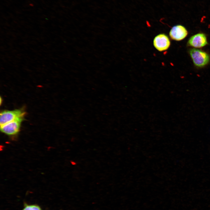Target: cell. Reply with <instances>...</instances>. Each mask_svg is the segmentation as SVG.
<instances>
[{
  "mask_svg": "<svg viewBox=\"0 0 210 210\" xmlns=\"http://www.w3.org/2000/svg\"><path fill=\"white\" fill-rule=\"evenodd\" d=\"M207 44L206 37L202 33H197L192 36L188 41L189 46L195 48H202Z\"/></svg>",
  "mask_w": 210,
  "mask_h": 210,
  "instance_id": "cell-4",
  "label": "cell"
},
{
  "mask_svg": "<svg viewBox=\"0 0 210 210\" xmlns=\"http://www.w3.org/2000/svg\"><path fill=\"white\" fill-rule=\"evenodd\" d=\"M23 210H41L40 208L37 206H27L24 208Z\"/></svg>",
  "mask_w": 210,
  "mask_h": 210,
  "instance_id": "cell-7",
  "label": "cell"
},
{
  "mask_svg": "<svg viewBox=\"0 0 210 210\" xmlns=\"http://www.w3.org/2000/svg\"><path fill=\"white\" fill-rule=\"evenodd\" d=\"M25 115H23L15 120L0 126L1 131L10 136L15 135L18 134L20 131L21 124L24 119Z\"/></svg>",
  "mask_w": 210,
  "mask_h": 210,
  "instance_id": "cell-2",
  "label": "cell"
},
{
  "mask_svg": "<svg viewBox=\"0 0 210 210\" xmlns=\"http://www.w3.org/2000/svg\"><path fill=\"white\" fill-rule=\"evenodd\" d=\"M71 164L73 165H75L76 164V162L74 161H71Z\"/></svg>",
  "mask_w": 210,
  "mask_h": 210,
  "instance_id": "cell-8",
  "label": "cell"
},
{
  "mask_svg": "<svg viewBox=\"0 0 210 210\" xmlns=\"http://www.w3.org/2000/svg\"><path fill=\"white\" fill-rule=\"evenodd\" d=\"M25 114V112L21 109L3 111L1 112L0 115V126H3Z\"/></svg>",
  "mask_w": 210,
  "mask_h": 210,
  "instance_id": "cell-3",
  "label": "cell"
},
{
  "mask_svg": "<svg viewBox=\"0 0 210 210\" xmlns=\"http://www.w3.org/2000/svg\"><path fill=\"white\" fill-rule=\"evenodd\" d=\"M189 53L194 64L198 67H203L210 61L209 55L200 50L193 48L189 50Z\"/></svg>",
  "mask_w": 210,
  "mask_h": 210,
  "instance_id": "cell-1",
  "label": "cell"
},
{
  "mask_svg": "<svg viewBox=\"0 0 210 210\" xmlns=\"http://www.w3.org/2000/svg\"><path fill=\"white\" fill-rule=\"evenodd\" d=\"M188 32L183 26L177 25L173 27L171 29L169 35L173 40L179 41L183 40L187 36Z\"/></svg>",
  "mask_w": 210,
  "mask_h": 210,
  "instance_id": "cell-6",
  "label": "cell"
},
{
  "mask_svg": "<svg viewBox=\"0 0 210 210\" xmlns=\"http://www.w3.org/2000/svg\"><path fill=\"white\" fill-rule=\"evenodd\" d=\"M153 43L155 47L160 51L167 50L170 45L169 38L164 34H160L154 38Z\"/></svg>",
  "mask_w": 210,
  "mask_h": 210,
  "instance_id": "cell-5",
  "label": "cell"
}]
</instances>
